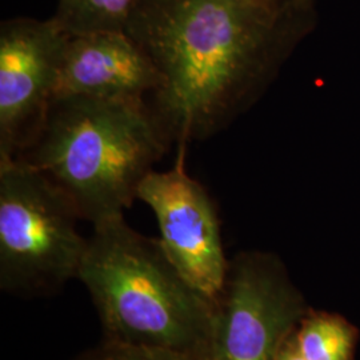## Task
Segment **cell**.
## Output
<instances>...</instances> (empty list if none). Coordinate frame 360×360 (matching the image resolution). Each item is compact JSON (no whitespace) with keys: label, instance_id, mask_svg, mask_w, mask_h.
Masks as SVG:
<instances>
[{"label":"cell","instance_id":"1","mask_svg":"<svg viewBox=\"0 0 360 360\" xmlns=\"http://www.w3.org/2000/svg\"><path fill=\"white\" fill-rule=\"evenodd\" d=\"M266 0H142L126 32L151 58L153 110L172 142L224 129L309 23Z\"/></svg>","mask_w":360,"mask_h":360},{"label":"cell","instance_id":"2","mask_svg":"<svg viewBox=\"0 0 360 360\" xmlns=\"http://www.w3.org/2000/svg\"><path fill=\"white\" fill-rule=\"evenodd\" d=\"M172 143L146 101H55L37 142L19 158L50 176L96 226L123 217Z\"/></svg>","mask_w":360,"mask_h":360},{"label":"cell","instance_id":"3","mask_svg":"<svg viewBox=\"0 0 360 360\" xmlns=\"http://www.w3.org/2000/svg\"><path fill=\"white\" fill-rule=\"evenodd\" d=\"M92 227L77 279L90 292L103 340L203 359L214 299L180 274L159 239L131 229L124 215Z\"/></svg>","mask_w":360,"mask_h":360},{"label":"cell","instance_id":"4","mask_svg":"<svg viewBox=\"0 0 360 360\" xmlns=\"http://www.w3.org/2000/svg\"><path fill=\"white\" fill-rule=\"evenodd\" d=\"M70 196L22 158L0 156V288L50 296L77 278L89 239Z\"/></svg>","mask_w":360,"mask_h":360},{"label":"cell","instance_id":"5","mask_svg":"<svg viewBox=\"0 0 360 360\" xmlns=\"http://www.w3.org/2000/svg\"><path fill=\"white\" fill-rule=\"evenodd\" d=\"M304 316L282 264L271 255L240 254L214 297V318L202 360H274Z\"/></svg>","mask_w":360,"mask_h":360},{"label":"cell","instance_id":"6","mask_svg":"<svg viewBox=\"0 0 360 360\" xmlns=\"http://www.w3.org/2000/svg\"><path fill=\"white\" fill-rule=\"evenodd\" d=\"M70 35L50 18L0 26V156L19 158L37 142L55 102Z\"/></svg>","mask_w":360,"mask_h":360},{"label":"cell","instance_id":"7","mask_svg":"<svg viewBox=\"0 0 360 360\" xmlns=\"http://www.w3.org/2000/svg\"><path fill=\"white\" fill-rule=\"evenodd\" d=\"M187 146H179L174 167L153 169L138 199L154 212L160 243L180 274L203 294L215 297L230 262L226 259L218 211L205 186L186 169Z\"/></svg>","mask_w":360,"mask_h":360},{"label":"cell","instance_id":"8","mask_svg":"<svg viewBox=\"0 0 360 360\" xmlns=\"http://www.w3.org/2000/svg\"><path fill=\"white\" fill-rule=\"evenodd\" d=\"M147 52L127 32L70 37L55 92L65 98L146 101L159 87Z\"/></svg>","mask_w":360,"mask_h":360},{"label":"cell","instance_id":"9","mask_svg":"<svg viewBox=\"0 0 360 360\" xmlns=\"http://www.w3.org/2000/svg\"><path fill=\"white\" fill-rule=\"evenodd\" d=\"M142 0H59L58 25L70 37L96 32H126L129 19Z\"/></svg>","mask_w":360,"mask_h":360},{"label":"cell","instance_id":"10","mask_svg":"<svg viewBox=\"0 0 360 360\" xmlns=\"http://www.w3.org/2000/svg\"><path fill=\"white\" fill-rule=\"evenodd\" d=\"M295 338L306 360H352L358 331L338 315L312 312L302 318Z\"/></svg>","mask_w":360,"mask_h":360},{"label":"cell","instance_id":"11","mask_svg":"<svg viewBox=\"0 0 360 360\" xmlns=\"http://www.w3.org/2000/svg\"><path fill=\"white\" fill-rule=\"evenodd\" d=\"M72 360H193L186 355L160 348L142 347L103 340L80 352Z\"/></svg>","mask_w":360,"mask_h":360},{"label":"cell","instance_id":"12","mask_svg":"<svg viewBox=\"0 0 360 360\" xmlns=\"http://www.w3.org/2000/svg\"><path fill=\"white\" fill-rule=\"evenodd\" d=\"M266 1L285 11L302 13V15H309L314 6V0H266Z\"/></svg>","mask_w":360,"mask_h":360},{"label":"cell","instance_id":"13","mask_svg":"<svg viewBox=\"0 0 360 360\" xmlns=\"http://www.w3.org/2000/svg\"><path fill=\"white\" fill-rule=\"evenodd\" d=\"M274 360H306L296 343L295 331L288 335Z\"/></svg>","mask_w":360,"mask_h":360}]
</instances>
